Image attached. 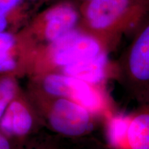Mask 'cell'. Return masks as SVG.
I'll return each instance as SVG.
<instances>
[{
  "instance_id": "obj_1",
  "label": "cell",
  "mask_w": 149,
  "mask_h": 149,
  "mask_svg": "<svg viewBox=\"0 0 149 149\" xmlns=\"http://www.w3.org/2000/svg\"><path fill=\"white\" fill-rule=\"evenodd\" d=\"M79 12L77 29L94 38L109 54L148 17L149 0H86Z\"/></svg>"
},
{
  "instance_id": "obj_2",
  "label": "cell",
  "mask_w": 149,
  "mask_h": 149,
  "mask_svg": "<svg viewBox=\"0 0 149 149\" xmlns=\"http://www.w3.org/2000/svg\"><path fill=\"white\" fill-rule=\"evenodd\" d=\"M28 97L41 122L64 137L77 138L88 135L100 118L69 99L47 95L32 87Z\"/></svg>"
},
{
  "instance_id": "obj_3",
  "label": "cell",
  "mask_w": 149,
  "mask_h": 149,
  "mask_svg": "<svg viewBox=\"0 0 149 149\" xmlns=\"http://www.w3.org/2000/svg\"><path fill=\"white\" fill-rule=\"evenodd\" d=\"M103 53L106 52L94 38L76 29L55 42L35 50L29 75L31 78L49 72H61L72 65Z\"/></svg>"
},
{
  "instance_id": "obj_4",
  "label": "cell",
  "mask_w": 149,
  "mask_h": 149,
  "mask_svg": "<svg viewBox=\"0 0 149 149\" xmlns=\"http://www.w3.org/2000/svg\"><path fill=\"white\" fill-rule=\"evenodd\" d=\"M31 79L32 88L47 95L69 99L100 118L104 120L117 112L105 86L61 72H49Z\"/></svg>"
},
{
  "instance_id": "obj_5",
  "label": "cell",
  "mask_w": 149,
  "mask_h": 149,
  "mask_svg": "<svg viewBox=\"0 0 149 149\" xmlns=\"http://www.w3.org/2000/svg\"><path fill=\"white\" fill-rule=\"evenodd\" d=\"M114 78L138 106L149 102V17L114 63Z\"/></svg>"
},
{
  "instance_id": "obj_6",
  "label": "cell",
  "mask_w": 149,
  "mask_h": 149,
  "mask_svg": "<svg viewBox=\"0 0 149 149\" xmlns=\"http://www.w3.org/2000/svg\"><path fill=\"white\" fill-rule=\"evenodd\" d=\"M79 21V8L64 1L50 7L20 33L33 54L76 29Z\"/></svg>"
},
{
  "instance_id": "obj_7",
  "label": "cell",
  "mask_w": 149,
  "mask_h": 149,
  "mask_svg": "<svg viewBox=\"0 0 149 149\" xmlns=\"http://www.w3.org/2000/svg\"><path fill=\"white\" fill-rule=\"evenodd\" d=\"M111 149H149V102L130 113H117L105 124Z\"/></svg>"
},
{
  "instance_id": "obj_8",
  "label": "cell",
  "mask_w": 149,
  "mask_h": 149,
  "mask_svg": "<svg viewBox=\"0 0 149 149\" xmlns=\"http://www.w3.org/2000/svg\"><path fill=\"white\" fill-rule=\"evenodd\" d=\"M40 122L28 96L21 91L0 119V130L8 138L22 139L32 133Z\"/></svg>"
},
{
  "instance_id": "obj_9",
  "label": "cell",
  "mask_w": 149,
  "mask_h": 149,
  "mask_svg": "<svg viewBox=\"0 0 149 149\" xmlns=\"http://www.w3.org/2000/svg\"><path fill=\"white\" fill-rule=\"evenodd\" d=\"M32 52L21 35L6 31L0 33V76L16 77L28 74Z\"/></svg>"
},
{
  "instance_id": "obj_10",
  "label": "cell",
  "mask_w": 149,
  "mask_h": 149,
  "mask_svg": "<svg viewBox=\"0 0 149 149\" xmlns=\"http://www.w3.org/2000/svg\"><path fill=\"white\" fill-rule=\"evenodd\" d=\"M17 79L15 76H0V119L10 102L21 91Z\"/></svg>"
},
{
  "instance_id": "obj_11",
  "label": "cell",
  "mask_w": 149,
  "mask_h": 149,
  "mask_svg": "<svg viewBox=\"0 0 149 149\" xmlns=\"http://www.w3.org/2000/svg\"><path fill=\"white\" fill-rule=\"evenodd\" d=\"M22 0H0V33L6 32L8 22L7 15Z\"/></svg>"
},
{
  "instance_id": "obj_12",
  "label": "cell",
  "mask_w": 149,
  "mask_h": 149,
  "mask_svg": "<svg viewBox=\"0 0 149 149\" xmlns=\"http://www.w3.org/2000/svg\"><path fill=\"white\" fill-rule=\"evenodd\" d=\"M0 149H10L8 138L0 130Z\"/></svg>"
},
{
  "instance_id": "obj_13",
  "label": "cell",
  "mask_w": 149,
  "mask_h": 149,
  "mask_svg": "<svg viewBox=\"0 0 149 149\" xmlns=\"http://www.w3.org/2000/svg\"><path fill=\"white\" fill-rule=\"evenodd\" d=\"M83 1H86V0H83Z\"/></svg>"
}]
</instances>
